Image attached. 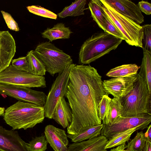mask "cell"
<instances>
[{
  "mask_svg": "<svg viewBox=\"0 0 151 151\" xmlns=\"http://www.w3.org/2000/svg\"><path fill=\"white\" fill-rule=\"evenodd\" d=\"M104 90L101 76L90 65H76L70 76L65 96L72 111L68 134L74 135L86 128L102 124L98 107Z\"/></svg>",
  "mask_w": 151,
  "mask_h": 151,
  "instance_id": "obj_1",
  "label": "cell"
},
{
  "mask_svg": "<svg viewBox=\"0 0 151 151\" xmlns=\"http://www.w3.org/2000/svg\"><path fill=\"white\" fill-rule=\"evenodd\" d=\"M3 116L14 130L32 128L42 123L45 117L43 107L19 101L7 108Z\"/></svg>",
  "mask_w": 151,
  "mask_h": 151,
  "instance_id": "obj_2",
  "label": "cell"
},
{
  "mask_svg": "<svg viewBox=\"0 0 151 151\" xmlns=\"http://www.w3.org/2000/svg\"><path fill=\"white\" fill-rule=\"evenodd\" d=\"M123 40L107 32H98L82 44L79 54V63L89 64L115 50Z\"/></svg>",
  "mask_w": 151,
  "mask_h": 151,
  "instance_id": "obj_3",
  "label": "cell"
},
{
  "mask_svg": "<svg viewBox=\"0 0 151 151\" xmlns=\"http://www.w3.org/2000/svg\"><path fill=\"white\" fill-rule=\"evenodd\" d=\"M137 75L133 89L126 95L120 98L123 108L122 116L140 114L151 115V93L143 78L139 74Z\"/></svg>",
  "mask_w": 151,
  "mask_h": 151,
  "instance_id": "obj_4",
  "label": "cell"
},
{
  "mask_svg": "<svg viewBox=\"0 0 151 151\" xmlns=\"http://www.w3.org/2000/svg\"><path fill=\"white\" fill-rule=\"evenodd\" d=\"M100 0L103 10L123 35L126 42L129 45L142 48V26L118 13L104 0Z\"/></svg>",
  "mask_w": 151,
  "mask_h": 151,
  "instance_id": "obj_5",
  "label": "cell"
},
{
  "mask_svg": "<svg viewBox=\"0 0 151 151\" xmlns=\"http://www.w3.org/2000/svg\"><path fill=\"white\" fill-rule=\"evenodd\" d=\"M34 51L46 72L52 76L62 73L67 66L73 63L70 55L50 42L39 44Z\"/></svg>",
  "mask_w": 151,
  "mask_h": 151,
  "instance_id": "obj_6",
  "label": "cell"
},
{
  "mask_svg": "<svg viewBox=\"0 0 151 151\" xmlns=\"http://www.w3.org/2000/svg\"><path fill=\"white\" fill-rule=\"evenodd\" d=\"M0 83L29 88L46 87L44 76L19 70L12 65L0 73Z\"/></svg>",
  "mask_w": 151,
  "mask_h": 151,
  "instance_id": "obj_7",
  "label": "cell"
},
{
  "mask_svg": "<svg viewBox=\"0 0 151 151\" xmlns=\"http://www.w3.org/2000/svg\"><path fill=\"white\" fill-rule=\"evenodd\" d=\"M75 65L72 63L67 66L62 73L58 74L52 84L43 106L45 117L46 118L52 119L59 98L65 96L70 74Z\"/></svg>",
  "mask_w": 151,
  "mask_h": 151,
  "instance_id": "obj_8",
  "label": "cell"
},
{
  "mask_svg": "<svg viewBox=\"0 0 151 151\" xmlns=\"http://www.w3.org/2000/svg\"><path fill=\"white\" fill-rule=\"evenodd\" d=\"M151 122V115L140 114L128 117L119 116L111 125L103 124L101 135L108 139L114 134L129 129L139 126L147 128Z\"/></svg>",
  "mask_w": 151,
  "mask_h": 151,
  "instance_id": "obj_9",
  "label": "cell"
},
{
  "mask_svg": "<svg viewBox=\"0 0 151 151\" xmlns=\"http://www.w3.org/2000/svg\"><path fill=\"white\" fill-rule=\"evenodd\" d=\"M0 94L43 107L47 96L43 92L29 88L0 83Z\"/></svg>",
  "mask_w": 151,
  "mask_h": 151,
  "instance_id": "obj_10",
  "label": "cell"
},
{
  "mask_svg": "<svg viewBox=\"0 0 151 151\" xmlns=\"http://www.w3.org/2000/svg\"><path fill=\"white\" fill-rule=\"evenodd\" d=\"M137 75L131 77L113 78L104 80L103 85L104 91L106 93L111 95L114 97L124 96L133 89Z\"/></svg>",
  "mask_w": 151,
  "mask_h": 151,
  "instance_id": "obj_11",
  "label": "cell"
},
{
  "mask_svg": "<svg viewBox=\"0 0 151 151\" xmlns=\"http://www.w3.org/2000/svg\"><path fill=\"white\" fill-rule=\"evenodd\" d=\"M0 151H29L27 143L17 131L6 129L0 125Z\"/></svg>",
  "mask_w": 151,
  "mask_h": 151,
  "instance_id": "obj_12",
  "label": "cell"
},
{
  "mask_svg": "<svg viewBox=\"0 0 151 151\" xmlns=\"http://www.w3.org/2000/svg\"><path fill=\"white\" fill-rule=\"evenodd\" d=\"M16 51L12 35L8 31H0V73L10 65Z\"/></svg>",
  "mask_w": 151,
  "mask_h": 151,
  "instance_id": "obj_13",
  "label": "cell"
},
{
  "mask_svg": "<svg viewBox=\"0 0 151 151\" xmlns=\"http://www.w3.org/2000/svg\"><path fill=\"white\" fill-rule=\"evenodd\" d=\"M115 10L139 24L144 17L137 5L128 0H104Z\"/></svg>",
  "mask_w": 151,
  "mask_h": 151,
  "instance_id": "obj_14",
  "label": "cell"
},
{
  "mask_svg": "<svg viewBox=\"0 0 151 151\" xmlns=\"http://www.w3.org/2000/svg\"><path fill=\"white\" fill-rule=\"evenodd\" d=\"M45 135L50 146L55 151H66L69 144L65 131L52 125H47Z\"/></svg>",
  "mask_w": 151,
  "mask_h": 151,
  "instance_id": "obj_15",
  "label": "cell"
},
{
  "mask_svg": "<svg viewBox=\"0 0 151 151\" xmlns=\"http://www.w3.org/2000/svg\"><path fill=\"white\" fill-rule=\"evenodd\" d=\"M105 136L100 135L96 137L68 145L66 151H107L105 147L108 141Z\"/></svg>",
  "mask_w": 151,
  "mask_h": 151,
  "instance_id": "obj_16",
  "label": "cell"
},
{
  "mask_svg": "<svg viewBox=\"0 0 151 151\" xmlns=\"http://www.w3.org/2000/svg\"><path fill=\"white\" fill-rule=\"evenodd\" d=\"M72 117V112L68 103L64 97H60L57 103L52 119L65 128L71 124Z\"/></svg>",
  "mask_w": 151,
  "mask_h": 151,
  "instance_id": "obj_17",
  "label": "cell"
},
{
  "mask_svg": "<svg viewBox=\"0 0 151 151\" xmlns=\"http://www.w3.org/2000/svg\"><path fill=\"white\" fill-rule=\"evenodd\" d=\"M72 33L68 27L63 23H58L51 28H48L41 33L42 37L48 39L50 42L59 39H67Z\"/></svg>",
  "mask_w": 151,
  "mask_h": 151,
  "instance_id": "obj_18",
  "label": "cell"
},
{
  "mask_svg": "<svg viewBox=\"0 0 151 151\" xmlns=\"http://www.w3.org/2000/svg\"><path fill=\"white\" fill-rule=\"evenodd\" d=\"M147 129L142 126H139L117 133L113 135L108 140L105 147L107 149L125 144L128 141L132 134L137 130Z\"/></svg>",
  "mask_w": 151,
  "mask_h": 151,
  "instance_id": "obj_19",
  "label": "cell"
},
{
  "mask_svg": "<svg viewBox=\"0 0 151 151\" xmlns=\"http://www.w3.org/2000/svg\"><path fill=\"white\" fill-rule=\"evenodd\" d=\"M139 68L140 66L135 64L122 65L110 69L106 76L113 78L134 76L138 74Z\"/></svg>",
  "mask_w": 151,
  "mask_h": 151,
  "instance_id": "obj_20",
  "label": "cell"
},
{
  "mask_svg": "<svg viewBox=\"0 0 151 151\" xmlns=\"http://www.w3.org/2000/svg\"><path fill=\"white\" fill-rule=\"evenodd\" d=\"M103 124L87 127L77 134H68L67 137L73 142L85 141L96 137L100 135L103 128Z\"/></svg>",
  "mask_w": 151,
  "mask_h": 151,
  "instance_id": "obj_21",
  "label": "cell"
},
{
  "mask_svg": "<svg viewBox=\"0 0 151 151\" xmlns=\"http://www.w3.org/2000/svg\"><path fill=\"white\" fill-rule=\"evenodd\" d=\"M142 48L143 56L139 74L143 79L151 93V52Z\"/></svg>",
  "mask_w": 151,
  "mask_h": 151,
  "instance_id": "obj_22",
  "label": "cell"
},
{
  "mask_svg": "<svg viewBox=\"0 0 151 151\" xmlns=\"http://www.w3.org/2000/svg\"><path fill=\"white\" fill-rule=\"evenodd\" d=\"M102 3L100 0H91L88 3V8L93 19L98 26L105 31L104 13L101 8Z\"/></svg>",
  "mask_w": 151,
  "mask_h": 151,
  "instance_id": "obj_23",
  "label": "cell"
},
{
  "mask_svg": "<svg viewBox=\"0 0 151 151\" xmlns=\"http://www.w3.org/2000/svg\"><path fill=\"white\" fill-rule=\"evenodd\" d=\"M86 0H76L70 5L65 7L57 16L60 18L75 17L84 14Z\"/></svg>",
  "mask_w": 151,
  "mask_h": 151,
  "instance_id": "obj_24",
  "label": "cell"
},
{
  "mask_svg": "<svg viewBox=\"0 0 151 151\" xmlns=\"http://www.w3.org/2000/svg\"><path fill=\"white\" fill-rule=\"evenodd\" d=\"M26 56L28 60L29 72L35 75H45L46 72L45 67L34 51L31 50L28 52Z\"/></svg>",
  "mask_w": 151,
  "mask_h": 151,
  "instance_id": "obj_25",
  "label": "cell"
},
{
  "mask_svg": "<svg viewBox=\"0 0 151 151\" xmlns=\"http://www.w3.org/2000/svg\"><path fill=\"white\" fill-rule=\"evenodd\" d=\"M122 109L120 98L114 97L111 99L108 114L102 121V124L107 125L111 124L118 116L121 115Z\"/></svg>",
  "mask_w": 151,
  "mask_h": 151,
  "instance_id": "obj_26",
  "label": "cell"
},
{
  "mask_svg": "<svg viewBox=\"0 0 151 151\" xmlns=\"http://www.w3.org/2000/svg\"><path fill=\"white\" fill-rule=\"evenodd\" d=\"M147 139L142 131L137 132L136 135L126 146L127 151H142Z\"/></svg>",
  "mask_w": 151,
  "mask_h": 151,
  "instance_id": "obj_27",
  "label": "cell"
},
{
  "mask_svg": "<svg viewBox=\"0 0 151 151\" xmlns=\"http://www.w3.org/2000/svg\"><path fill=\"white\" fill-rule=\"evenodd\" d=\"M48 142L45 135L33 138L27 146L29 151H45L47 149Z\"/></svg>",
  "mask_w": 151,
  "mask_h": 151,
  "instance_id": "obj_28",
  "label": "cell"
},
{
  "mask_svg": "<svg viewBox=\"0 0 151 151\" xmlns=\"http://www.w3.org/2000/svg\"><path fill=\"white\" fill-rule=\"evenodd\" d=\"M27 8L30 13L42 17L56 19L58 17L55 13L40 6L31 5L27 6Z\"/></svg>",
  "mask_w": 151,
  "mask_h": 151,
  "instance_id": "obj_29",
  "label": "cell"
},
{
  "mask_svg": "<svg viewBox=\"0 0 151 151\" xmlns=\"http://www.w3.org/2000/svg\"><path fill=\"white\" fill-rule=\"evenodd\" d=\"M111 99L108 94L105 93L100 102L98 110L99 118L101 121H103L108 114Z\"/></svg>",
  "mask_w": 151,
  "mask_h": 151,
  "instance_id": "obj_30",
  "label": "cell"
},
{
  "mask_svg": "<svg viewBox=\"0 0 151 151\" xmlns=\"http://www.w3.org/2000/svg\"><path fill=\"white\" fill-rule=\"evenodd\" d=\"M104 14L106 23L105 32L115 37L124 40V37L122 33L105 13Z\"/></svg>",
  "mask_w": 151,
  "mask_h": 151,
  "instance_id": "obj_31",
  "label": "cell"
},
{
  "mask_svg": "<svg viewBox=\"0 0 151 151\" xmlns=\"http://www.w3.org/2000/svg\"><path fill=\"white\" fill-rule=\"evenodd\" d=\"M142 26L143 33V38L142 41V47L147 50L151 51V25L146 24Z\"/></svg>",
  "mask_w": 151,
  "mask_h": 151,
  "instance_id": "obj_32",
  "label": "cell"
},
{
  "mask_svg": "<svg viewBox=\"0 0 151 151\" xmlns=\"http://www.w3.org/2000/svg\"><path fill=\"white\" fill-rule=\"evenodd\" d=\"M12 65L20 70L29 72L27 58L26 56L12 60Z\"/></svg>",
  "mask_w": 151,
  "mask_h": 151,
  "instance_id": "obj_33",
  "label": "cell"
},
{
  "mask_svg": "<svg viewBox=\"0 0 151 151\" xmlns=\"http://www.w3.org/2000/svg\"><path fill=\"white\" fill-rule=\"evenodd\" d=\"M1 12L9 28L15 31H19V28L18 24L11 14L3 10L1 11Z\"/></svg>",
  "mask_w": 151,
  "mask_h": 151,
  "instance_id": "obj_34",
  "label": "cell"
},
{
  "mask_svg": "<svg viewBox=\"0 0 151 151\" xmlns=\"http://www.w3.org/2000/svg\"><path fill=\"white\" fill-rule=\"evenodd\" d=\"M141 11L147 15L151 14V4L147 1H142L137 5Z\"/></svg>",
  "mask_w": 151,
  "mask_h": 151,
  "instance_id": "obj_35",
  "label": "cell"
},
{
  "mask_svg": "<svg viewBox=\"0 0 151 151\" xmlns=\"http://www.w3.org/2000/svg\"><path fill=\"white\" fill-rule=\"evenodd\" d=\"M146 132L144 133L145 136L147 140L151 142V125L148 126Z\"/></svg>",
  "mask_w": 151,
  "mask_h": 151,
  "instance_id": "obj_36",
  "label": "cell"
},
{
  "mask_svg": "<svg viewBox=\"0 0 151 151\" xmlns=\"http://www.w3.org/2000/svg\"><path fill=\"white\" fill-rule=\"evenodd\" d=\"M142 151H151V142L147 140Z\"/></svg>",
  "mask_w": 151,
  "mask_h": 151,
  "instance_id": "obj_37",
  "label": "cell"
},
{
  "mask_svg": "<svg viewBox=\"0 0 151 151\" xmlns=\"http://www.w3.org/2000/svg\"><path fill=\"white\" fill-rule=\"evenodd\" d=\"M125 144L119 146L117 147L118 151H127L126 150H125L126 148Z\"/></svg>",
  "mask_w": 151,
  "mask_h": 151,
  "instance_id": "obj_38",
  "label": "cell"
},
{
  "mask_svg": "<svg viewBox=\"0 0 151 151\" xmlns=\"http://www.w3.org/2000/svg\"><path fill=\"white\" fill-rule=\"evenodd\" d=\"M5 110V108L4 107H0V116H3Z\"/></svg>",
  "mask_w": 151,
  "mask_h": 151,
  "instance_id": "obj_39",
  "label": "cell"
},
{
  "mask_svg": "<svg viewBox=\"0 0 151 151\" xmlns=\"http://www.w3.org/2000/svg\"><path fill=\"white\" fill-rule=\"evenodd\" d=\"M110 151H118L117 147L111 149Z\"/></svg>",
  "mask_w": 151,
  "mask_h": 151,
  "instance_id": "obj_40",
  "label": "cell"
}]
</instances>
